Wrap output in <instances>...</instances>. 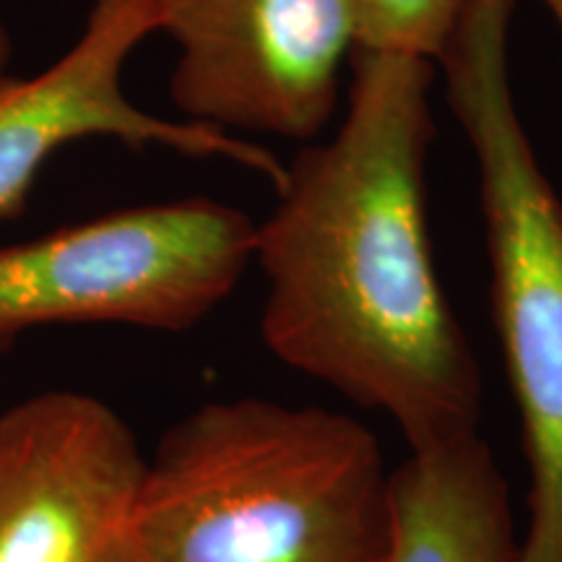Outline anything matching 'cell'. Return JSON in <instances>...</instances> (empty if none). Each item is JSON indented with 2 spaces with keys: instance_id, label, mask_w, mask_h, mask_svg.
<instances>
[{
  "instance_id": "6da1fadb",
  "label": "cell",
  "mask_w": 562,
  "mask_h": 562,
  "mask_svg": "<svg viewBox=\"0 0 562 562\" xmlns=\"http://www.w3.org/2000/svg\"><path fill=\"white\" fill-rule=\"evenodd\" d=\"M435 63L360 50L339 131L286 165L256 224L271 355L396 422L412 451L476 435L482 375L427 224Z\"/></svg>"
},
{
  "instance_id": "7a4b0ae2",
  "label": "cell",
  "mask_w": 562,
  "mask_h": 562,
  "mask_svg": "<svg viewBox=\"0 0 562 562\" xmlns=\"http://www.w3.org/2000/svg\"><path fill=\"white\" fill-rule=\"evenodd\" d=\"M391 472L362 422L211 402L146 459L128 562H385Z\"/></svg>"
},
{
  "instance_id": "3957f363",
  "label": "cell",
  "mask_w": 562,
  "mask_h": 562,
  "mask_svg": "<svg viewBox=\"0 0 562 562\" xmlns=\"http://www.w3.org/2000/svg\"><path fill=\"white\" fill-rule=\"evenodd\" d=\"M516 0H467L438 66L472 146L501 336L529 461L518 562H562V201L539 165L510 81Z\"/></svg>"
},
{
  "instance_id": "277c9868",
  "label": "cell",
  "mask_w": 562,
  "mask_h": 562,
  "mask_svg": "<svg viewBox=\"0 0 562 562\" xmlns=\"http://www.w3.org/2000/svg\"><path fill=\"white\" fill-rule=\"evenodd\" d=\"M256 222L214 199L121 209L0 248V355L45 326L180 334L240 284Z\"/></svg>"
},
{
  "instance_id": "5b68a950",
  "label": "cell",
  "mask_w": 562,
  "mask_h": 562,
  "mask_svg": "<svg viewBox=\"0 0 562 562\" xmlns=\"http://www.w3.org/2000/svg\"><path fill=\"white\" fill-rule=\"evenodd\" d=\"M170 94L191 123L311 140L360 50L349 0H161Z\"/></svg>"
},
{
  "instance_id": "8992f818",
  "label": "cell",
  "mask_w": 562,
  "mask_h": 562,
  "mask_svg": "<svg viewBox=\"0 0 562 562\" xmlns=\"http://www.w3.org/2000/svg\"><path fill=\"white\" fill-rule=\"evenodd\" d=\"M146 456L121 414L79 391L0 412V562H128Z\"/></svg>"
},
{
  "instance_id": "52a82bcc",
  "label": "cell",
  "mask_w": 562,
  "mask_h": 562,
  "mask_svg": "<svg viewBox=\"0 0 562 562\" xmlns=\"http://www.w3.org/2000/svg\"><path fill=\"white\" fill-rule=\"evenodd\" d=\"M159 30L161 0H91L79 40L50 68L30 79H0V222L24 214L55 151L94 136L222 157L273 186L284 180L286 165L263 146L201 123L165 121L125 97V63Z\"/></svg>"
},
{
  "instance_id": "ba28073f",
  "label": "cell",
  "mask_w": 562,
  "mask_h": 562,
  "mask_svg": "<svg viewBox=\"0 0 562 562\" xmlns=\"http://www.w3.org/2000/svg\"><path fill=\"white\" fill-rule=\"evenodd\" d=\"M508 482L480 432L412 451L391 472L385 562H518Z\"/></svg>"
},
{
  "instance_id": "9c48e42d",
  "label": "cell",
  "mask_w": 562,
  "mask_h": 562,
  "mask_svg": "<svg viewBox=\"0 0 562 562\" xmlns=\"http://www.w3.org/2000/svg\"><path fill=\"white\" fill-rule=\"evenodd\" d=\"M349 3L355 9L360 50L438 63L467 0H349Z\"/></svg>"
},
{
  "instance_id": "30bf717a",
  "label": "cell",
  "mask_w": 562,
  "mask_h": 562,
  "mask_svg": "<svg viewBox=\"0 0 562 562\" xmlns=\"http://www.w3.org/2000/svg\"><path fill=\"white\" fill-rule=\"evenodd\" d=\"M9 66H11V34L5 30L3 19H0V79L9 76Z\"/></svg>"
},
{
  "instance_id": "8fae6325",
  "label": "cell",
  "mask_w": 562,
  "mask_h": 562,
  "mask_svg": "<svg viewBox=\"0 0 562 562\" xmlns=\"http://www.w3.org/2000/svg\"><path fill=\"white\" fill-rule=\"evenodd\" d=\"M539 3L552 13V19L558 21V26L562 30V0H539Z\"/></svg>"
}]
</instances>
